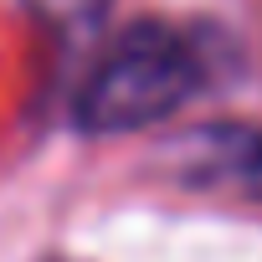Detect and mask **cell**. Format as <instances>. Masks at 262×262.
<instances>
[{
  "mask_svg": "<svg viewBox=\"0 0 262 262\" xmlns=\"http://www.w3.org/2000/svg\"><path fill=\"white\" fill-rule=\"evenodd\" d=\"M206 77L201 41L165 21L128 26L88 72L77 93V123L93 134H128L170 118Z\"/></svg>",
  "mask_w": 262,
  "mask_h": 262,
  "instance_id": "cell-1",
  "label": "cell"
},
{
  "mask_svg": "<svg viewBox=\"0 0 262 262\" xmlns=\"http://www.w3.org/2000/svg\"><path fill=\"white\" fill-rule=\"evenodd\" d=\"M201 165L211 175H221V180L262 190V134H252V128H216Z\"/></svg>",
  "mask_w": 262,
  "mask_h": 262,
  "instance_id": "cell-2",
  "label": "cell"
},
{
  "mask_svg": "<svg viewBox=\"0 0 262 262\" xmlns=\"http://www.w3.org/2000/svg\"><path fill=\"white\" fill-rule=\"evenodd\" d=\"M41 6H52L57 16H67V21H77V16H93L103 0H41Z\"/></svg>",
  "mask_w": 262,
  "mask_h": 262,
  "instance_id": "cell-3",
  "label": "cell"
}]
</instances>
